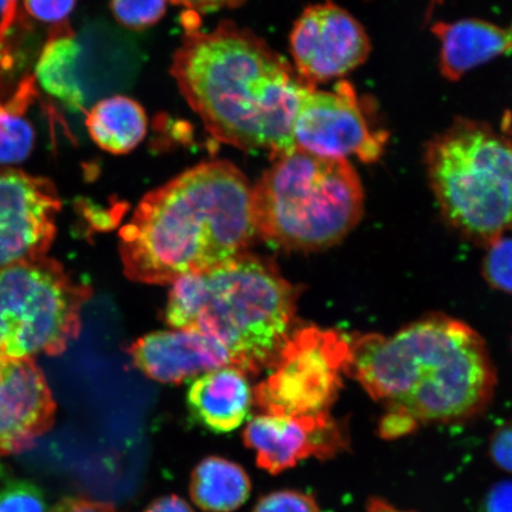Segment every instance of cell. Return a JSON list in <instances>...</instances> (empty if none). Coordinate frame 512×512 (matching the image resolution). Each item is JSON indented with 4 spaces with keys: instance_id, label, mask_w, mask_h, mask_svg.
Masks as SVG:
<instances>
[{
    "instance_id": "277c9868",
    "label": "cell",
    "mask_w": 512,
    "mask_h": 512,
    "mask_svg": "<svg viewBox=\"0 0 512 512\" xmlns=\"http://www.w3.org/2000/svg\"><path fill=\"white\" fill-rule=\"evenodd\" d=\"M172 284L165 310L171 328L214 337L243 373L271 368L293 331L297 304L296 288L271 261L242 253Z\"/></svg>"
},
{
    "instance_id": "5b68a950",
    "label": "cell",
    "mask_w": 512,
    "mask_h": 512,
    "mask_svg": "<svg viewBox=\"0 0 512 512\" xmlns=\"http://www.w3.org/2000/svg\"><path fill=\"white\" fill-rule=\"evenodd\" d=\"M274 159L253 189L256 234L290 251L341 242L363 213L362 185L348 160L298 147Z\"/></svg>"
},
{
    "instance_id": "d4e9b609",
    "label": "cell",
    "mask_w": 512,
    "mask_h": 512,
    "mask_svg": "<svg viewBox=\"0 0 512 512\" xmlns=\"http://www.w3.org/2000/svg\"><path fill=\"white\" fill-rule=\"evenodd\" d=\"M76 0H24L29 15L44 23L60 24L75 9Z\"/></svg>"
},
{
    "instance_id": "8992f818",
    "label": "cell",
    "mask_w": 512,
    "mask_h": 512,
    "mask_svg": "<svg viewBox=\"0 0 512 512\" xmlns=\"http://www.w3.org/2000/svg\"><path fill=\"white\" fill-rule=\"evenodd\" d=\"M428 177L448 223L488 246L512 229V142L458 119L427 144Z\"/></svg>"
},
{
    "instance_id": "44dd1931",
    "label": "cell",
    "mask_w": 512,
    "mask_h": 512,
    "mask_svg": "<svg viewBox=\"0 0 512 512\" xmlns=\"http://www.w3.org/2000/svg\"><path fill=\"white\" fill-rule=\"evenodd\" d=\"M0 512H55L40 486L28 480H10L0 486Z\"/></svg>"
},
{
    "instance_id": "8fae6325",
    "label": "cell",
    "mask_w": 512,
    "mask_h": 512,
    "mask_svg": "<svg viewBox=\"0 0 512 512\" xmlns=\"http://www.w3.org/2000/svg\"><path fill=\"white\" fill-rule=\"evenodd\" d=\"M61 200L47 178L0 171V268L47 256Z\"/></svg>"
},
{
    "instance_id": "ac0fdd59",
    "label": "cell",
    "mask_w": 512,
    "mask_h": 512,
    "mask_svg": "<svg viewBox=\"0 0 512 512\" xmlns=\"http://www.w3.org/2000/svg\"><path fill=\"white\" fill-rule=\"evenodd\" d=\"M86 126L102 150L125 155L143 142L147 117L139 102L117 95L98 102L87 113Z\"/></svg>"
},
{
    "instance_id": "30bf717a",
    "label": "cell",
    "mask_w": 512,
    "mask_h": 512,
    "mask_svg": "<svg viewBox=\"0 0 512 512\" xmlns=\"http://www.w3.org/2000/svg\"><path fill=\"white\" fill-rule=\"evenodd\" d=\"M294 68L317 83L341 78L368 59L369 37L348 11L332 3L309 6L294 23L290 36Z\"/></svg>"
},
{
    "instance_id": "4fadbf2b",
    "label": "cell",
    "mask_w": 512,
    "mask_h": 512,
    "mask_svg": "<svg viewBox=\"0 0 512 512\" xmlns=\"http://www.w3.org/2000/svg\"><path fill=\"white\" fill-rule=\"evenodd\" d=\"M243 440L255 452L256 463L272 475L309 457H330L343 446L341 430L330 414L255 416Z\"/></svg>"
},
{
    "instance_id": "d6986e66",
    "label": "cell",
    "mask_w": 512,
    "mask_h": 512,
    "mask_svg": "<svg viewBox=\"0 0 512 512\" xmlns=\"http://www.w3.org/2000/svg\"><path fill=\"white\" fill-rule=\"evenodd\" d=\"M252 483L238 464L209 457L196 466L190 480V495L197 507L208 512H233L246 503Z\"/></svg>"
},
{
    "instance_id": "2e32d148",
    "label": "cell",
    "mask_w": 512,
    "mask_h": 512,
    "mask_svg": "<svg viewBox=\"0 0 512 512\" xmlns=\"http://www.w3.org/2000/svg\"><path fill=\"white\" fill-rule=\"evenodd\" d=\"M432 30L441 44L439 66L447 80L458 81L471 69L512 51V23L499 27L464 19L434 24Z\"/></svg>"
},
{
    "instance_id": "52a82bcc",
    "label": "cell",
    "mask_w": 512,
    "mask_h": 512,
    "mask_svg": "<svg viewBox=\"0 0 512 512\" xmlns=\"http://www.w3.org/2000/svg\"><path fill=\"white\" fill-rule=\"evenodd\" d=\"M91 297L48 256L0 268V356L62 355L79 337Z\"/></svg>"
},
{
    "instance_id": "7c38bea8",
    "label": "cell",
    "mask_w": 512,
    "mask_h": 512,
    "mask_svg": "<svg viewBox=\"0 0 512 512\" xmlns=\"http://www.w3.org/2000/svg\"><path fill=\"white\" fill-rule=\"evenodd\" d=\"M56 403L34 358L0 356V456L28 450L54 425Z\"/></svg>"
},
{
    "instance_id": "484cf974",
    "label": "cell",
    "mask_w": 512,
    "mask_h": 512,
    "mask_svg": "<svg viewBox=\"0 0 512 512\" xmlns=\"http://www.w3.org/2000/svg\"><path fill=\"white\" fill-rule=\"evenodd\" d=\"M491 456L498 466L512 472V425L495 434L491 443Z\"/></svg>"
},
{
    "instance_id": "4316f807",
    "label": "cell",
    "mask_w": 512,
    "mask_h": 512,
    "mask_svg": "<svg viewBox=\"0 0 512 512\" xmlns=\"http://www.w3.org/2000/svg\"><path fill=\"white\" fill-rule=\"evenodd\" d=\"M484 512H512V480H504L492 488L485 498Z\"/></svg>"
},
{
    "instance_id": "ffe728a7",
    "label": "cell",
    "mask_w": 512,
    "mask_h": 512,
    "mask_svg": "<svg viewBox=\"0 0 512 512\" xmlns=\"http://www.w3.org/2000/svg\"><path fill=\"white\" fill-rule=\"evenodd\" d=\"M24 114L0 100V165L22 163L34 149L35 130Z\"/></svg>"
},
{
    "instance_id": "6da1fadb",
    "label": "cell",
    "mask_w": 512,
    "mask_h": 512,
    "mask_svg": "<svg viewBox=\"0 0 512 512\" xmlns=\"http://www.w3.org/2000/svg\"><path fill=\"white\" fill-rule=\"evenodd\" d=\"M171 74L219 142L273 158L296 149L294 119L316 86L253 31L232 22L209 32L188 31Z\"/></svg>"
},
{
    "instance_id": "5bb4252c",
    "label": "cell",
    "mask_w": 512,
    "mask_h": 512,
    "mask_svg": "<svg viewBox=\"0 0 512 512\" xmlns=\"http://www.w3.org/2000/svg\"><path fill=\"white\" fill-rule=\"evenodd\" d=\"M128 352L134 367L149 379L163 383H181L232 366L224 345L196 330L155 332L139 338Z\"/></svg>"
},
{
    "instance_id": "9a60e30c",
    "label": "cell",
    "mask_w": 512,
    "mask_h": 512,
    "mask_svg": "<svg viewBox=\"0 0 512 512\" xmlns=\"http://www.w3.org/2000/svg\"><path fill=\"white\" fill-rule=\"evenodd\" d=\"M188 405L202 426L215 433H227L246 420L253 405V390L241 369L217 368L191 384Z\"/></svg>"
},
{
    "instance_id": "7a4b0ae2",
    "label": "cell",
    "mask_w": 512,
    "mask_h": 512,
    "mask_svg": "<svg viewBox=\"0 0 512 512\" xmlns=\"http://www.w3.org/2000/svg\"><path fill=\"white\" fill-rule=\"evenodd\" d=\"M256 235L253 189L228 162L195 166L147 194L120 232L126 277L169 284L235 258Z\"/></svg>"
},
{
    "instance_id": "f1b7e54d",
    "label": "cell",
    "mask_w": 512,
    "mask_h": 512,
    "mask_svg": "<svg viewBox=\"0 0 512 512\" xmlns=\"http://www.w3.org/2000/svg\"><path fill=\"white\" fill-rule=\"evenodd\" d=\"M55 512H115L110 503L89 501L85 498H67L57 504Z\"/></svg>"
},
{
    "instance_id": "4dcf8cb0",
    "label": "cell",
    "mask_w": 512,
    "mask_h": 512,
    "mask_svg": "<svg viewBox=\"0 0 512 512\" xmlns=\"http://www.w3.org/2000/svg\"><path fill=\"white\" fill-rule=\"evenodd\" d=\"M18 4V0H0V16L10 8V6Z\"/></svg>"
},
{
    "instance_id": "3957f363",
    "label": "cell",
    "mask_w": 512,
    "mask_h": 512,
    "mask_svg": "<svg viewBox=\"0 0 512 512\" xmlns=\"http://www.w3.org/2000/svg\"><path fill=\"white\" fill-rule=\"evenodd\" d=\"M348 374L390 413L414 422L472 418L488 405L496 383L483 339L445 316L419 320L392 336L350 342Z\"/></svg>"
},
{
    "instance_id": "cb8c5ba5",
    "label": "cell",
    "mask_w": 512,
    "mask_h": 512,
    "mask_svg": "<svg viewBox=\"0 0 512 512\" xmlns=\"http://www.w3.org/2000/svg\"><path fill=\"white\" fill-rule=\"evenodd\" d=\"M252 512H319L309 495L297 491H278L262 497Z\"/></svg>"
},
{
    "instance_id": "83f0119b",
    "label": "cell",
    "mask_w": 512,
    "mask_h": 512,
    "mask_svg": "<svg viewBox=\"0 0 512 512\" xmlns=\"http://www.w3.org/2000/svg\"><path fill=\"white\" fill-rule=\"evenodd\" d=\"M172 3L184 6L185 9L206 14V12L217 11L221 9L238 8L246 0H171Z\"/></svg>"
},
{
    "instance_id": "7402d4cb",
    "label": "cell",
    "mask_w": 512,
    "mask_h": 512,
    "mask_svg": "<svg viewBox=\"0 0 512 512\" xmlns=\"http://www.w3.org/2000/svg\"><path fill=\"white\" fill-rule=\"evenodd\" d=\"M168 0H111L115 19L125 28L144 30L162 19Z\"/></svg>"
},
{
    "instance_id": "f546056e",
    "label": "cell",
    "mask_w": 512,
    "mask_h": 512,
    "mask_svg": "<svg viewBox=\"0 0 512 512\" xmlns=\"http://www.w3.org/2000/svg\"><path fill=\"white\" fill-rule=\"evenodd\" d=\"M145 512H195L184 499L178 496H164L153 502Z\"/></svg>"
},
{
    "instance_id": "603a6c76",
    "label": "cell",
    "mask_w": 512,
    "mask_h": 512,
    "mask_svg": "<svg viewBox=\"0 0 512 512\" xmlns=\"http://www.w3.org/2000/svg\"><path fill=\"white\" fill-rule=\"evenodd\" d=\"M483 273L486 281L498 291L512 294V238H499L489 243Z\"/></svg>"
},
{
    "instance_id": "ba28073f",
    "label": "cell",
    "mask_w": 512,
    "mask_h": 512,
    "mask_svg": "<svg viewBox=\"0 0 512 512\" xmlns=\"http://www.w3.org/2000/svg\"><path fill=\"white\" fill-rule=\"evenodd\" d=\"M349 361L350 342L339 332L317 326L293 330L270 375L253 390V405L270 415L329 414Z\"/></svg>"
},
{
    "instance_id": "e0dca14e",
    "label": "cell",
    "mask_w": 512,
    "mask_h": 512,
    "mask_svg": "<svg viewBox=\"0 0 512 512\" xmlns=\"http://www.w3.org/2000/svg\"><path fill=\"white\" fill-rule=\"evenodd\" d=\"M81 46L67 22L54 25L36 64L35 78L50 96L70 111H82L85 94L76 73Z\"/></svg>"
},
{
    "instance_id": "9c48e42d",
    "label": "cell",
    "mask_w": 512,
    "mask_h": 512,
    "mask_svg": "<svg viewBox=\"0 0 512 512\" xmlns=\"http://www.w3.org/2000/svg\"><path fill=\"white\" fill-rule=\"evenodd\" d=\"M388 137L376 124L375 106L347 81L338 82L331 92L316 88L307 92L293 123L298 149L322 157L354 156L362 162H376Z\"/></svg>"
}]
</instances>
